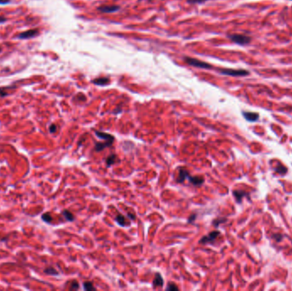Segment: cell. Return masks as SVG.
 I'll list each match as a JSON object with an SVG mask.
<instances>
[{"instance_id":"5bb4252c","label":"cell","mask_w":292,"mask_h":291,"mask_svg":"<svg viewBox=\"0 0 292 291\" xmlns=\"http://www.w3.org/2000/svg\"><path fill=\"white\" fill-rule=\"evenodd\" d=\"M62 215L64 216V218L67 219V220H69V221H73L74 220V216H73V214L71 212H69L68 210H64V211H62Z\"/></svg>"},{"instance_id":"ba28073f","label":"cell","mask_w":292,"mask_h":291,"mask_svg":"<svg viewBox=\"0 0 292 291\" xmlns=\"http://www.w3.org/2000/svg\"><path fill=\"white\" fill-rule=\"evenodd\" d=\"M189 176H190L189 172L185 169V168H184V167H181L180 169V173H179L178 178H177V182H179V183L184 182L186 178H188Z\"/></svg>"},{"instance_id":"8fae6325","label":"cell","mask_w":292,"mask_h":291,"mask_svg":"<svg viewBox=\"0 0 292 291\" xmlns=\"http://www.w3.org/2000/svg\"><path fill=\"white\" fill-rule=\"evenodd\" d=\"M92 83H94L95 85H98V86H105V85H108L109 83V79L105 78V77L97 78L92 80Z\"/></svg>"},{"instance_id":"d6986e66","label":"cell","mask_w":292,"mask_h":291,"mask_svg":"<svg viewBox=\"0 0 292 291\" xmlns=\"http://www.w3.org/2000/svg\"><path fill=\"white\" fill-rule=\"evenodd\" d=\"M83 287L86 290H95L96 289L93 287V284L91 282H85L83 283Z\"/></svg>"},{"instance_id":"30bf717a","label":"cell","mask_w":292,"mask_h":291,"mask_svg":"<svg viewBox=\"0 0 292 291\" xmlns=\"http://www.w3.org/2000/svg\"><path fill=\"white\" fill-rule=\"evenodd\" d=\"M243 114H244L245 119L247 121H257V119L259 118L258 114L252 113V112H244Z\"/></svg>"},{"instance_id":"cb8c5ba5","label":"cell","mask_w":292,"mask_h":291,"mask_svg":"<svg viewBox=\"0 0 292 291\" xmlns=\"http://www.w3.org/2000/svg\"><path fill=\"white\" fill-rule=\"evenodd\" d=\"M207 0H187V2L190 4H201V3H204Z\"/></svg>"},{"instance_id":"d4e9b609","label":"cell","mask_w":292,"mask_h":291,"mask_svg":"<svg viewBox=\"0 0 292 291\" xmlns=\"http://www.w3.org/2000/svg\"><path fill=\"white\" fill-rule=\"evenodd\" d=\"M49 129H50V132H51V133H55V132L56 131V130H57V127H56V126L55 125V124H52V125L50 126V128H49Z\"/></svg>"},{"instance_id":"4dcf8cb0","label":"cell","mask_w":292,"mask_h":291,"mask_svg":"<svg viewBox=\"0 0 292 291\" xmlns=\"http://www.w3.org/2000/svg\"><path fill=\"white\" fill-rule=\"evenodd\" d=\"M0 52H1V48H0Z\"/></svg>"},{"instance_id":"e0dca14e","label":"cell","mask_w":292,"mask_h":291,"mask_svg":"<svg viewBox=\"0 0 292 291\" xmlns=\"http://www.w3.org/2000/svg\"><path fill=\"white\" fill-rule=\"evenodd\" d=\"M45 273L48 274V275H52V276H56V275H58V272L56 271L55 268H53V267H47V268H45Z\"/></svg>"},{"instance_id":"603a6c76","label":"cell","mask_w":292,"mask_h":291,"mask_svg":"<svg viewBox=\"0 0 292 291\" xmlns=\"http://www.w3.org/2000/svg\"><path fill=\"white\" fill-rule=\"evenodd\" d=\"M225 221H226V219H215V220H214L213 223H214V226H215L216 227H217V226H219V224H221L222 222H225Z\"/></svg>"},{"instance_id":"4fadbf2b","label":"cell","mask_w":292,"mask_h":291,"mask_svg":"<svg viewBox=\"0 0 292 291\" xmlns=\"http://www.w3.org/2000/svg\"><path fill=\"white\" fill-rule=\"evenodd\" d=\"M112 144L109 142H105V143H97L95 145V150L96 151H102L105 148H107L109 146H111Z\"/></svg>"},{"instance_id":"44dd1931","label":"cell","mask_w":292,"mask_h":291,"mask_svg":"<svg viewBox=\"0 0 292 291\" xmlns=\"http://www.w3.org/2000/svg\"><path fill=\"white\" fill-rule=\"evenodd\" d=\"M167 289H168V290H178V289H179V288H178L174 283H173V282H169V284H168Z\"/></svg>"},{"instance_id":"6da1fadb","label":"cell","mask_w":292,"mask_h":291,"mask_svg":"<svg viewBox=\"0 0 292 291\" xmlns=\"http://www.w3.org/2000/svg\"><path fill=\"white\" fill-rule=\"evenodd\" d=\"M185 62L187 64L191 66H193L196 68H211V65L207 63L205 61H202L201 60H198L196 58H191V57H186L185 58Z\"/></svg>"},{"instance_id":"5b68a950","label":"cell","mask_w":292,"mask_h":291,"mask_svg":"<svg viewBox=\"0 0 292 291\" xmlns=\"http://www.w3.org/2000/svg\"><path fill=\"white\" fill-rule=\"evenodd\" d=\"M39 34V30L37 29H32V30L26 31V32H23L22 33L19 34V39H32L34 37H36L37 35Z\"/></svg>"},{"instance_id":"f546056e","label":"cell","mask_w":292,"mask_h":291,"mask_svg":"<svg viewBox=\"0 0 292 291\" xmlns=\"http://www.w3.org/2000/svg\"><path fill=\"white\" fill-rule=\"evenodd\" d=\"M5 20H6V19H5V18H4V17H0V22H5Z\"/></svg>"},{"instance_id":"83f0119b","label":"cell","mask_w":292,"mask_h":291,"mask_svg":"<svg viewBox=\"0 0 292 291\" xmlns=\"http://www.w3.org/2000/svg\"><path fill=\"white\" fill-rule=\"evenodd\" d=\"M196 216H197L196 214H192V215H191V216L189 218V219H188L189 223H191V222H192V220H194V219H196Z\"/></svg>"},{"instance_id":"7a4b0ae2","label":"cell","mask_w":292,"mask_h":291,"mask_svg":"<svg viewBox=\"0 0 292 291\" xmlns=\"http://www.w3.org/2000/svg\"><path fill=\"white\" fill-rule=\"evenodd\" d=\"M219 73L228 76H246L249 74L247 70L244 69H230V68H224L219 70Z\"/></svg>"},{"instance_id":"8992f818","label":"cell","mask_w":292,"mask_h":291,"mask_svg":"<svg viewBox=\"0 0 292 291\" xmlns=\"http://www.w3.org/2000/svg\"><path fill=\"white\" fill-rule=\"evenodd\" d=\"M219 235V231H212V232L209 233L208 236L203 237L201 239L200 243L202 244H208V243H212L213 241H215V239L217 238V237H218Z\"/></svg>"},{"instance_id":"3957f363","label":"cell","mask_w":292,"mask_h":291,"mask_svg":"<svg viewBox=\"0 0 292 291\" xmlns=\"http://www.w3.org/2000/svg\"><path fill=\"white\" fill-rule=\"evenodd\" d=\"M229 38H230L231 40L233 41L234 43L237 44H240V45L247 44H249V42H250V40H251V39L249 38V36L242 34L229 35Z\"/></svg>"},{"instance_id":"2e32d148","label":"cell","mask_w":292,"mask_h":291,"mask_svg":"<svg viewBox=\"0 0 292 291\" xmlns=\"http://www.w3.org/2000/svg\"><path fill=\"white\" fill-rule=\"evenodd\" d=\"M233 195H234V196L236 197L237 201L239 202H241V200H242V198L244 196L245 193L244 192V191H236L233 192Z\"/></svg>"},{"instance_id":"ffe728a7","label":"cell","mask_w":292,"mask_h":291,"mask_svg":"<svg viewBox=\"0 0 292 291\" xmlns=\"http://www.w3.org/2000/svg\"><path fill=\"white\" fill-rule=\"evenodd\" d=\"M42 219L46 223H51L52 221V217L49 213H45L42 215Z\"/></svg>"},{"instance_id":"484cf974","label":"cell","mask_w":292,"mask_h":291,"mask_svg":"<svg viewBox=\"0 0 292 291\" xmlns=\"http://www.w3.org/2000/svg\"><path fill=\"white\" fill-rule=\"evenodd\" d=\"M79 283L76 281H73L72 282V284H71V289H79Z\"/></svg>"},{"instance_id":"4316f807","label":"cell","mask_w":292,"mask_h":291,"mask_svg":"<svg viewBox=\"0 0 292 291\" xmlns=\"http://www.w3.org/2000/svg\"><path fill=\"white\" fill-rule=\"evenodd\" d=\"M10 0H0V5H6L9 4Z\"/></svg>"},{"instance_id":"277c9868","label":"cell","mask_w":292,"mask_h":291,"mask_svg":"<svg viewBox=\"0 0 292 291\" xmlns=\"http://www.w3.org/2000/svg\"><path fill=\"white\" fill-rule=\"evenodd\" d=\"M119 9H120V6L115 5H103V6L98 7L99 11H101L103 13H114V12H116Z\"/></svg>"},{"instance_id":"7c38bea8","label":"cell","mask_w":292,"mask_h":291,"mask_svg":"<svg viewBox=\"0 0 292 291\" xmlns=\"http://www.w3.org/2000/svg\"><path fill=\"white\" fill-rule=\"evenodd\" d=\"M162 284H163V279L162 278L161 274L156 273L155 274V279H154V281H153V286L156 288V287L162 286Z\"/></svg>"},{"instance_id":"9a60e30c","label":"cell","mask_w":292,"mask_h":291,"mask_svg":"<svg viewBox=\"0 0 292 291\" xmlns=\"http://www.w3.org/2000/svg\"><path fill=\"white\" fill-rule=\"evenodd\" d=\"M116 222L121 226H126V219L125 217L122 215V214H119V215H117L116 218Z\"/></svg>"},{"instance_id":"ac0fdd59","label":"cell","mask_w":292,"mask_h":291,"mask_svg":"<svg viewBox=\"0 0 292 291\" xmlns=\"http://www.w3.org/2000/svg\"><path fill=\"white\" fill-rule=\"evenodd\" d=\"M116 161V155H110V156L106 159V163H107V166H111L113 165V164H115Z\"/></svg>"},{"instance_id":"f1b7e54d","label":"cell","mask_w":292,"mask_h":291,"mask_svg":"<svg viewBox=\"0 0 292 291\" xmlns=\"http://www.w3.org/2000/svg\"><path fill=\"white\" fill-rule=\"evenodd\" d=\"M127 215H128V217L131 219H135V215L133 214V213H127Z\"/></svg>"},{"instance_id":"52a82bcc","label":"cell","mask_w":292,"mask_h":291,"mask_svg":"<svg viewBox=\"0 0 292 291\" xmlns=\"http://www.w3.org/2000/svg\"><path fill=\"white\" fill-rule=\"evenodd\" d=\"M95 133L97 135V137H98V138L102 139H104L106 142H109L111 144L114 143L115 138L112 135L109 134V133H105V132H102V131H95Z\"/></svg>"},{"instance_id":"9c48e42d","label":"cell","mask_w":292,"mask_h":291,"mask_svg":"<svg viewBox=\"0 0 292 291\" xmlns=\"http://www.w3.org/2000/svg\"><path fill=\"white\" fill-rule=\"evenodd\" d=\"M188 179H189L190 183H191L192 184L196 185V186L201 185L204 182V178H203V177H201V176H195V177L189 176Z\"/></svg>"},{"instance_id":"7402d4cb","label":"cell","mask_w":292,"mask_h":291,"mask_svg":"<svg viewBox=\"0 0 292 291\" xmlns=\"http://www.w3.org/2000/svg\"><path fill=\"white\" fill-rule=\"evenodd\" d=\"M276 171H278L280 174H284L286 172H287V169H286L284 167H283V166H280V167H277Z\"/></svg>"}]
</instances>
